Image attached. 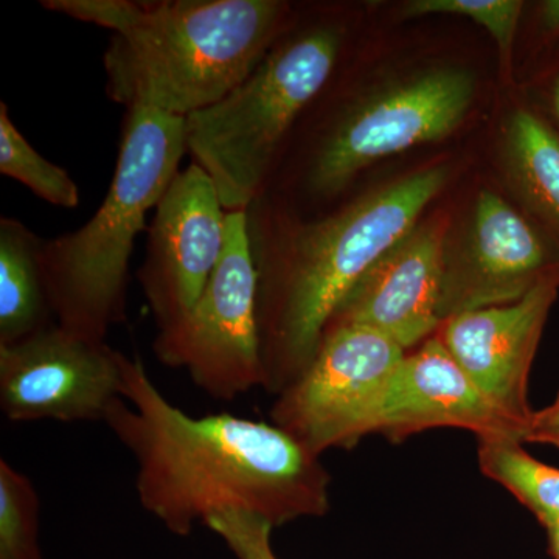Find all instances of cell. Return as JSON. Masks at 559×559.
<instances>
[{"label":"cell","instance_id":"obj_13","mask_svg":"<svg viewBox=\"0 0 559 559\" xmlns=\"http://www.w3.org/2000/svg\"><path fill=\"white\" fill-rule=\"evenodd\" d=\"M447 235L443 219L417 224L348 290L326 330L367 326L404 349L428 341L441 326Z\"/></svg>","mask_w":559,"mask_h":559},{"label":"cell","instance_id":"obj_4","mask_svg":"<svg viewBox=\"0 0 559 559\" xmlns=\"http://www.w3.org/2000/svg\"><path fill=\"white\" fill-rule=\"evenodd\" d=\"M187 151L186 119L127 109L116 170L100 207L79 230L40 245L44 288L57 325L106 341L110 329L127 320L135 240Z\"/></svg>","mask_w":559,"mask_h":559},{"label":"cell","instance_id":"obj_23","mask_svg":"<svg viewBox=\"0 0 559 559\" xmlns=\"http://www.w3.org/2000/svg\"><path fill=\"white\" fill-rule=\"evenodd\" d=\"M540 35L547 39H559V0H546L538 7Z\"/></svg>","mask_w":559,"mask_h":559},{"label":"cell","instance_id":"obj_7","mask_svg":"<svg viewBox=\"0 0 559 559\" xmlns=\"http://www.w3.org/2000/svg\"><path fill=\"white\" fill-rule=\"evenodd\" d=\"M259 275L250 246L248 210L226 215V246L200 300L175 325L157 331L162 364L183 369L212 399L231 401L263 388Z\"/></svg>","mask_w":559,"mask_h":559},{"label":"cell","instance_id":"obj_8","mask_svg":"<svg viewBox=\"0 0 559 559\" xmlns=\"http://www.w3.org/2000/svg\"><path fill=\"white\" fill-rule=\"evenodd\" d=\"M404 355L396 342L367 326L326 330L308 369L275 400L272 425L318 457L355 447L374 433Z\"/></svg>","mask_w":559,"mask_h":559},{"label":"cell","instance_id":"obj_18","mask_svg":"<svg viewBox=\"0 0 559 559\" xmlns=\"http://www.w3.org/2000/svg\"><path fill=\"white\" fill-rule=\"evenodd\" d=\"M0 173L21 182L40 200L62 209H76L80 189L60 165L51 164L33 148L10 117L5 103H0Z\"/></svg>","mask_w":559,"mask_h":559},{"label":"cell","instance_id":"obj_26","mask_svg":"<svg viewBox=\"0 0 559 559\" xmlns=\"http://www.w3.org/2000/svg\"><path fill=\"white\" fill-rule=\"evenodd\" d=\"M557 400H559V390H558V395H557Z\"/></svg>","mask_w":559,"mask_h":559},{"label":"cell","instance_id":"obj_12","mask_svg":"<svg viewBox=\"0 0 559 559\" xmlns=\"http://www.w3.org/2000/svg\"><path fill=\"white\" fill-rule=\"evenodd\" d=\"M558 290L555 272L513 304L462 312L440 326L439 337L452 358L522 432L533 415L530 370Z\"/></svg>","mask_w":559,"mask_h":559},{"label":"cell","instance_id":"obj_21","mask_svg":"<svg viewBox=\"0 0 559 559\" xmlns=\"http://www.w3.org/2000/svg\"><path fill=\"white\" fill-rule=\"evenodd\" d=\"M204 525L221 536L238 559H277L271 546L274 525L257 514L219 511L209 516Z\"/></svg>","mask_w":559,"mask_h":559},{"label":"cell","instance_id":"obj_3","mask_svg":"<svg viewBox=\"0 0 559 559\" xmlns=\"http://www.w3.org/2000/svg\"><path fill=\"white\" fill-rule=\"evenodd\" d=\"M43 9L110 32L106 94L131 108L187 117L230 94L294 9L280 0H43Z\"/></svg>","mask_w":559,"mask_h":559},{"label":"cell","instance_id":"obj_17","mask_svg":"<svg viewBox=\"0 0 559 559\" xmlns=\"http://www.w3.org/2000/svg\"><path fill=\"white\" fill-rule=\"evenodd\" d=\"M477 459L481 473L509 489L536 520L559 522V469L533 459L514 437H479Z\"/></svg>","mask_w":559,"mask_h":559},{"label":"cell","instance_id":"obj_9","mask_svg":"<svg viewBox=\"0 0 559 559\" xmlns=\"http://www.w3.org/2000/svg\"><path fill=\"white\" fill-rule=\"evenodd\" d=\"M123 353L53 325L0 345V411L9 421H102L123 399Z\"/></svg>","mask_w":559,"mask_h":559},{"label":"cell","instance_id":"obj_14","mask_svg":"<svg viewBox=\"0 0 559 559\" xmlns=\"http://www.w3.org/2000/svg\"><path fill=\"white\" fill-rule=\"evenodd\" d=\"M436 428L471 430L477 439L522 437L521 426L484 395L439 336L404 355L390 382L374 433L399 443Z\"/></svg>","mask_w":559,"mask_h":559},{"label":"cell","instance_id":"obj_11","mask_svg":"<svg viewBox=\"0 0 559 559\" xmlns=\"http://www.w3.org/2000/svg\"><path fill=\"white\" fill-rule=\"evenodd\" d=\"M226 215L215 182L194 162L162 194L138 272L159 331L200 300L226 246Z\"/></svg>","mask_w":559,"mask_h":559},{"label":"cell","instance_id":"obj_25","mask_svg":"<svg viewBox=\"0 0 559 559\" xmlns=\"http://www.w3.org/2000/svg\"><path fill=\"white\" fill-rule=\"evenodd\" d=\"M547 535H549L550 554L555 559H559V522L547 525Z\"/></svg>","mask_w":559,"mask_h":559},{"label":"cell","instance_id":"obj_6","mask_svg":"<svg viewBox=\"0 0 559 559\" xmlns=\"http://www.w3.org/2000/svg\"><path fill=\"white\" fill-rule=\"evenodd\" d=\"M473 98L468 72L440 69L382 95L342 102L314 128L296 167L280 171L286 179L263 191L297 187L312 200H334L374 162L450 135L465 119Z\"/></svg>","mask_w":559,"mask_h":559},{"label":"cell","instance_id":"obj_15","mask_svg":"<svg viewBox=\"0 0 559 559\" xmlns=\"http://www.w3.org/2000/svg\"><path fill=\"white\" fill-rule=\"evenodd\" d=\"M43 240L21 221L0 219V345L53 325L40 272Z\"/></svg>","mask_w":559,"mask_h":559},{"label":"cell","instance_id":"obj_24","mask_svg":"<svg viewBox=\"0 0 559 559\" xmlns=\"http://www.w3.org/2000/svg\"><path fill=\"white\" fill-rule=\"evenodd\" d=\"M547 103H549V110L551 121L549 123L555 128L559 134V68L555 70L554 75L550 76L549 87H547Z\"/></svg>","mask_w":559,"mask_h":559},{"label":"cell","instance_id":"obj_19","mask_svg":"<svg viewBox=\"0 0 559 559\" xmlns=\"http://www.w3.org/2000/svg\"><path fill=\"white\" fill-rule=\"evenodd\" d=\"M39 498L32 480L0 460V559H40Z\"/></svg>","mask_w":559,"mask_h":559},{"label":"cell","instance_id":"obj_5","mask_svg":"<svg viewBox=\"0 0 559 559\" xmlns=\"http://www.w3.org/2000/svg\"><path fill=\"white\" fill-rule=\"evenodd\" d=\"M299 20L294 13L230 94L186 119L187 148L215 182L226 212L259 200L297 123L340 69L347 46L340 17Z\"/></svg>","mask_w":559,"mask_h":559},{"label":"cell","instance_id":"obj_10","mask_svg":"<svg viewBox=\"0 0 559 559\" xmlns=\"http://www.w3.org/2000/svg\"><path fill=\"white\" fill-rule=\"evenodd\" d=\"M559 272V245L492 191H481L462 245H444L441 323L513 304Z\"/></svg>","mask_w":559,"mask_h":559},{"label":"cell","instance_id":"obj_1","mask_svg":"<svg viewBox=\"0 0 559 559\" xmlns=\"http://www.w3.org/2000/svg\"><path fill=\"white\" fill-rule=\"evenodd\" d=\"M123 399L105 423L138 463L140 506L165 528L190 535L219 511L257 514L278 527L330 510L331 476L285 430L230 414L193 417L123 355Z\"/></svg>","mask_w":559,"mask_h":559},{"label":"cell","instance_id":"obj_22","mask_svg":"<svg viewBox=\"0 0 559 559\" xmlns=\"http://www.w3.org/2000/svg\"><path fill=\"white\" fill-rule=\"evenodd\" d=\"M521 440L522 443L551 444L559 448V400H555L546 409L533 412Z\"/></svg>","mask_w":559,"mask_h":559},{"label":"cell","instance_id":"obj_16","mask_svg":"<svg viewBox=\"0 0 559 559\" xmlns=\"http://www.w3.org/2000/svg\"><path fill=\"white\" fill-rule=\"evenodd\" d=\"M509 156L525 201L559 245L558 132L535 110H516L509 124Z\"/></svg>","mask_w":559,"mask_h":559},{"label":"cell","instance_id":"obj_2","mask_svg":"<svg viewBox=\"0 0 559 559\" xmlns=\"http://www.w3.org/2000/svg\"><path fill=\"white\" fill-rule=\"evenodd\" d=\"M448 168H426L311 221L250 205L259 275L263 388L278 396L310 366L331 316L371 264L409 234L443 189Z\"/></svg>","mask_w":559,"mask_h":559},{"label":"cell","instance_id":"obj_20","mask_svg":"<svg viewBox=\"0 0 559 559\" xmlns=\"http://www.w3.org/2000/svg\"><path fill=\"white\" fill-rule=\"evenodd\" d=\"M516 0H415L406 7L407 16L450 13L468 16L491 33L498 43L503 64L510 62L514 36L522 13Z\"/></svg>","mask_w":559,"mask_h":559}]
</instances>
